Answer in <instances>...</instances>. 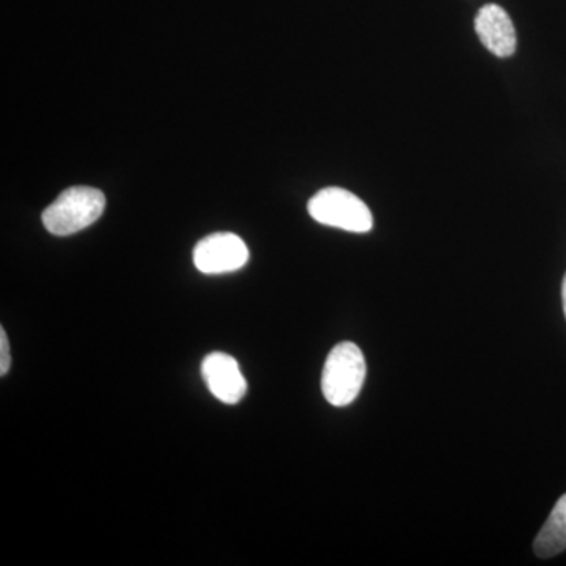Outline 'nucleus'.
<instances>
[{
    "label": "nucleus",
    "mask_w": 566,
    "mask_h": 566,
    "mask_svg": "<svg viewBox=\"0 0 566 566\" xmlns=\"http://www.w3.org/2000/svg\"><path fill=\"white\" fill-rule=\"evenodd\" d=\"M106 208V197L99 189L76 186L66 189L44 210L43 226L55 237H70L93 226Z\"/></svg>",
    "instance_id": "f257e3e1"
},
{
    "label": "nucleus",
    "mask_w": 566,
    "mask_h": 566,
    "mask_svg": "<svg viewBox=\"0 0 566 566\" xmlns=\"http://www.w3.org/2000/svg\"><path fill=\"white\" fill-rule=\"evenodd\" d=\"M367 365L359 346L342 342L331 349L324 364L322 389L327 403L344 408L356 400L363 390Z\"/></svg>",
    "instance_id": "f03ea898"
},
{
    "label": "nucleus",
    "mask_w": 566,
    "mask_h": 566,
    "mask_svg": "<svg viewBox=\"0 0 566 566\" xmlns=\"http://www.w3.org/2000/svg\"><path fill=\"white\" fill-rule=\"evenodd\" d=\"M308 214L323 226L352 233H368L374 229V214L367 205L342 188L322 189L308 202Z\"/></svg>",
    "instance_id": "7ed1b4c3"
},
{
    "label": "nucleus",
    "mask_w": 566,
    "mask_h": 566,
    "mask_svg": "<svg viewBox=\"0 0 566 566\" xmlns=\"http://www.w3.org/2000/svg\"><path fill=\"white\" fill-rule=\"evenodd\" d=\"M248 262V245L234 233H212L193 248V264L203 274L234 273Z\"/></svg>",
    "instance_id": "20e7f679"
},
{
    "label": "nucleus",
    "mask_w": 566,
    "mask_h": 566,
    "mask_svg": "<svg viewBox=\"0 0 566 566\" xmlns=\"http://www.w3.org/2000/svg\"><path fill=\"white\" fill-rule=\"evenodd\" d=\"M202 375L210 392L226 405H237L248 392L240 364L226 353H211L203 359Z\"/></svg>",
    "instance_id": "39448f33"
},
{
    "label": "nucleus",
    "mask_w": 566,
    "mask_h": 566,
    "mask_svg": "<svg viewBox=\"0 0 566 566\" xmlns=\"http://www.w3.org/2000/svg\"><path fill=\"white\" fill-rule=\"evenodd\" d=\"M475 32L488 51L497 57H512L516 51V31L512 18L502 7L488 3L476 13Z\"/></svg>",
    "instance_id": "423d86ee"
},
{
    "label": "nucleus",
    "mask_w": 566,
    "mask_h": 566,
    "mask_svg": "<svg viewBox=\"0 0 566 566\" xmlns=\"http://www.w3.org/2000/svg\"><path fill=\"white\" fill-rule=\"evenodd\" d=\"M566 549V494L558 499L556 506L534 542L536 557L549 558Z\"/></svg>",
    "instance_id": "0eeeda50"
},
{
    "label": "nucleus",
    "mask_w": 566,
    "mask_h": 566,
    "mask_svg": "<svg viewBox=\"0 0 566 566\" xmlns=\"http://www.w3.org/2000/svg\"><path fill=\"white\" fill-rule=\"evenodd\" d=\"M10 346L6 329H0V376H6L10 370Z\"/></svg>",
    "instance_id": "6e6552de"
},
{
    "label": "nucleus",
    "mask_w": 566,
    "mask_h": 566,
    "mask_svg": "<svg viewBox=\"0 0 566 566\" xmlns=\"http://www.w3.org/2000/svg\"><path fill=\"white\" fill-rule=\"evenodd\" d=\"M562 301H564V314L566 318V274L564 277V283H562Z\"/></svg>",
    "instance_id": "1a4fd4ad"
}]
</instances>
